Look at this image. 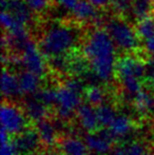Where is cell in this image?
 Segmentation results:
<instances>
[{
	"label": "cell",
	"mask_w": 154,
	"mask_h": 155,
	"mask_svg": "<svg viewBox=\"0 0 154 155\" xmlns=\"http://www.w3.org/2000/svg\"><path fill=\"white\" fill-rule=\"evenodd\" d=\"M90 1L99 10H106L110 6L111 0H90Z\"/></svg>",
	"instance_id": "obj_32"
},
{
	"label": "cell",
	"mask_w": 154,
	"mask_h": 155,
	"mask_svg": "<svg viewBox=\"0 0 154 155\" xmlns=\"http://www.w3.org/2000/svg\"><path fill=\"white\" fill-rule=\"evenodd\" d=\"M136 32H137L138 36L143 40L150 38L154 36V15L149 16L147 18L143 19V20L136 22L135 25Z\"/></svg>",
	"instance_id": "obj_23"
},
{
	"label": "cell",
	"mask_w": 154,
	"mask_h": 155,
	"mask_svg": "<svg viewBox=\"0 0 154 155\" xmlns=\"http://www.w3.org/2000/svg\"><path fill=\"white\" fill-rule=\"evenodd\" d=\"M126 148H127L128 155H143L146 151H148L144 143H142L140 141H131L126 145Z\"/></svg>",
	"instance_id": "obj_27"
},
{
	"label": "cell",
	"mask_w": 154,
	"mask_h": 155,
	"mask_svg": "<svg viewBox=\"0 0 154 155\" xmlns=\"http://www.w3.org/2000/svg\"><path fill=\"white\" fill-rule=\"evenodd\" d=\"M143 155H153V154H152V153H150V152H149V151H146V152H145V153L143 154Z\"/></svg>",
	"instance_id": "obj_34"
},
{
	"label": "cell",
	"mask_w": 154,
	"mask_h": 155,
	"mask_svg": "<svg viewBox=\"0 0 154 155\" xmlns=\"http://www.w3.org/2000/svg\"><path fill=\"white\" fill-rule=\"evenodd\" d=\"M84 28L70 17L44 25L39 22L36 28L37 45L47 59L67 55L81 47L86 34Z\"/></svg>",
	"instance_id": "obj_1"
},
{
	"label": "cell",
	"mask_w": 154,
	"mask_h": 155,
	"mask_svg": "<svg viewBox=\"0 0 154 155\" xmlns=\"http://www.w3.org/2000/svg\"><path fill=\"white\" fill-rule=\"evenodd\" d=\"M145 79L150 84H154V58H148L147 59Z\"/></svg>",
	"instance_id": "obj_29"
},
{
	"label": "cell",
	"mask_w": 154,
	"mask_h": 155,
	"mask_svg": "<svg viewBox=\"0 0 154 155\" xmlns=\"http://www.w3.org/2000/svg\"><path fill=\"white\" fill-rule=\"evenodd\" d=\"M1 129L11 136H16L28 128V116L23 109L13 102H3L0 112Z\"/></svg>",
	"instance_id": "obj_4"
},
{
	"label": "cell",
	"mask_w": 154,
	"mask_h": 155,
	"mask_svg": "<svg viewBox=\"0 0 154 155\" xmlns=\"http://www.w3.org/2000/svg\"><path fill=\"white\" fill-rule=\"evenodd\" d=\"M77 1L78 0H53L54 4H57V5L70 11L74 8L75 4L77 3Z\"/></svg>",
	"instance_id": "obj_31"
},
{
	"label": "cell",
	"mask_w": 154,
	"mask_h": 155,
	"mask_svg": "<svg viewBox=\"0 0 154 155\" xmlns=\"http://www.w3.org/2000/svg\"><path fill=\"white\" fill-rule=\"evenodd\" d=\"M41 155H58V154H54V153H45V154H41ZM61 155V154H60Z\"/></svg>",
	"instance_id": "obj_35"
},
{
	"label": "cell",
	"mask_w": 154,
	"mask_h": 155,
	"mask_svg": "<svg viewBox=\"0 0 154 155\" xmlns=\"http://www.w3.org/2000/svg\"><path fill=\"white\" fill-rule=\"evenodd\" d=\"M96 113H97V118H98V124L100 128L108 129L112 121L115 119L117 116V113L115 109L106 102L99 104L96 107Z\"/></svg>",
	"instance_id": "obj_20"
},
{
	"label": "cell",
	"mask_w": 154,
	"mask_h": 155,
	"mask_svg": "<svg viewBox=\"0 0 154 155\" xmlns=\"http://www.w3.org/2000/svg\"><path fill=\"white\" fill-rule=\"evenodd\" d=\"M36 131L38 133V136L40 138L41 145L45 147H53L57 145L58 143V127L49 119H43L41 121L36 123L35 127Z\"/></svg>",
	"instance_id": "obj_14"
},
{
	"label": "cell",
	"mask_w": 154,
	"mask_h": 155,
	"mask_svg": "<svg viewBox=\"0 0 154 155\" xmlns=\"http://www.w3.org/2000/svg\"><path fill=\"white\" fill-rule=\"evenodd\" d=\"M93 74L101 82H110L115 77L116 45L105 28L92 25L86 31L81 43Z\"/></svg>",
	"instance_id": "obj_2"
},
{
	"label": "cell",
	"mask_w": 154,
	"mask_h": 155,
	"mask_svg": "<svg viewBox=\"0 0 154 155\" xmlns=\"http://www.w3.org/2000/svg\"><path fill=\"white\" fill-rule=\"evenodd\" d=\"M144 51L138 53H123L117 58L115 65V76L118 80L128 77H136L144 79L146 71V61L142 54Z\"/></svg>",
	"instance_id": "obj_5"
},
{
	"label": "cell",
	"mask_w": 154,
	"mask_h": 155,
	"mask_svg": "<svg viewBox=\"0 0 154 155\" xmlns=\"http://www.w3.org/2000/svg\"><path fill=\"white\" fill-rule=\"evenodd\" d=\"M89 151L97 155H109L114 147V137L109 130L103 128L100 131L87 132L84 137Z\"/></svg>",
	"instance_id": "obj_8"
},
{
	"label": "cell",
	"mask_w": 154,
	"mask_h": 155,
	"mask_svg": "<svg viewBox=\"0 0 154 155\" xmlns=\"http://www.w3.org/2000/svg\"><path fill=\"white\" fill-rule=\"evenodd\" d=\"M152 15H154V0H132L129 18L134 25Z\"/></svg>",
	"instance_id": "obj_18"
},
{
	"label": "cell",
	"mask_w": 154,
	"mask_h": 155,
	"mask_svg": "<svg viewBox=\"0 0 154 155\" xmlns=\"http://www.w3.org/2000/svg\"><path fill=\"white\" fill-rule=\"evenodd\" d=\"M76 119L78 124L86 132H93L99 128L98 118H97L96 107L84 102L79 106L76 111Z\"/></svg>",
	"instance_id": "obj_11"
},
{
	"label": "cell",
	"mask_w": 154,
	"mask_h": 155,
	"mask_svg": "<svg viewBox=\"0 0 154 155\" xmlns=\"http://www.w3.org/2000/svg\"><path fill=\"white\" fill-rule=\"evenodd\" d=\"M57 147L61 155H88L90 153L84 139L77 136H66L59 139Z\"/></svg>",
	"instance_id": "obj_12"
},
{
	"label": "cell",
	"mask_w": 154,
	"mask_h": 155,
	"mask_svg": "<svg viewBox=\"0 0 154 155\" xmlns=\"http://www.w3.org/2000/svg\"><path fill=\"white\" fill-rule=\"evenodd\" d=\"M1 11H6L15 21L25 27L34 28V13L25 0H1Z\"/></svg>",
	"instance_id": "obj_9"
},
{
	"label": "cell",
	"mask_w": 154,
	"mask_h": 155,
	"mask_svg": "<svg viewBox=\"0 0 154 155\" xmlns=\"http://www.w3.org/2000/svg\"><path fill=\"white\" fill-rule=\"evenodd\" d=\"M1 93L3 98L6 99H13L21 95L18 75H16L14 72L6 68H3V71H2Z\"/></svg>",
	"instance_id": "obj_15"
},
{
	"label": "cell",
	"mask_w": 154,
	"mask_h": 155,
	"mask_svg": "<svg viewBox=\"0 0 154 155\" xmlns=\"http://www.w3.org/2000/svg\"><path fill=\"white\" fill-rule=\"evenodd\" d=\"M109 8H111L112 14L128 18L131 13L132 0H111Z\"/></svg>",
	"instance_id": "obj_25"
},
{
	"label": "cell",
	"mask_w": 154,
	"mask_h": 155,
	"mask_svg": "<svg viewBox=\"0 0 154 155\" xmlns=\"http://www.w3.org/2000/svg\"><path fill=\"white\" fill-rule=\"evenodd\" d=\"M13 141L20 155L34 154L41 145L37 131L32 128H27L20 134L16 135Z\"/></svg>",
	"instance_id": "obj_10"
},
{
	"label": "cell",
	"mask_w": 154,
	"mask_h": 155,
	"mask_svg": "<svg viewBox=\"0 0 154 155\" xmlns=\"http://www.w3.org/2000/svg\"><path fill=\"white\" fill-rule=\"evenodd\" d=\"M143 49L148 58H154V36L145 40Z\"/></svg>",
	"instance_id": "obj_30"
},
{
	"label": "cell",
	"mask_w": 154,
	"mask_h": 155,
	"mask_svg": "<svg viewBox=\"0 0 154 155\" xmlns=\"http://www.w3.org/2000/svg\"><path fill=\"white\" fill-rule=\"evenodd\" d=\"M109 155H128L127 148H126V146H116V147H113V149L109 153Z\"/></svg>",
	"instance_id": "obj_33"
},
{
	"label": "cell",
	"mask_w": 154,
	"mask_h": 155,
	"mask_svg": "<svg viewBox=\"0 0 154 155\" xmlns=\"http://www.w3.org/2000/svg\"><path fill=\"white\" fill-rule=\"evenodd\" d=\"M103 28L107 30L115 43L117 50L123 53H138L144 51L140 47V38L135 29V25L127 18L112 14L103 21Z\"/></svg>",
	"instance_id": "obj_3"
},
{
	"label": "cell",
	"mask_w": 154,
	"mask_h": 155,
	"mask_svg": "<svg viewBox=\"0 0 154 155\" xmlns=\"http://www.w3.org/2000/svg\"><path fill=\"white\" fill-rule=\"evenodd\" d=\"M22 68L30 72L37 74L40 77L44 76L48 71V59L40 51L38 45L30 39L21 52Z\"/></svg>",
	"instance_id": "obj_7"
},
{
	"label": "cell",
	"mask_w": 154,
	"mask_h": 155,
	"mask_svg": "<svg viewBox=\"0 0 154 155\" xmlns=\"http://www.w3.org/2000/svg\"><path fill=\"white\" fill-rule=\"evenodd\" d=\"M88 155H97V154H94V153H91V152H90V153H89Z\"/></svg>",
	"instance_id": "obj_36"
},
{
	"label": "cell",
	"mask_w": 154,
	"mask_h": 155,
	"mask_svg": "<svg viewBox=\"0 0 154 155\" xmlns=\"http://www.w3.org/2000/svg\"><path fill=\"white\" fill-rule=\"evenodd\" d=\"M82 94L71 90L64 84L57 88V99L55 104L56 115L61 120H69L76 114L77 109L82 104Z\"/></svg>",
	"instance_id": "obj_6"
},
{
	"label": "cell",
	"mask_w": 154,
	"mask_h": 155,
	"mask_svg": "<svg viewBox=\"0 0 154 155\" xmlns=\"http://www.w3.org/2000/svg\"><path fill=\"white\" fill-rule=\"evenodd\" d=\"M109 132L112 134L114 139H123L131 134L133 130V123L128 115L117 114L112 124L108 128Z\"/></svg>",
	"instance_id": "obj_17"
},
{
	"label": "cell",
	"mask_w": 154,
	"mask_h": 155,
	"mask_svg": "<svg viewBox=\"0 0 154 155\" xmlns=\"http://www.w3.org/2000/svg\"><path fill=\"white\" fill-rule=\"evenodd\" d=\"M25 2L39 19H43L44 15L51 10L52 4H54L53 0H25Z\"/></svg>",
	"instance_id": "obj_24"
},
{
	"label": "cell",
	"mask_w": 154,
	"mask_h": 155,
	"mask_svg": "<svg viewBox=\"0 0 154 155\" xmlns=\"http://www.w3.org/2000/svg\"><path fill=\"white\" fill-rule=\"evenodd\" d=\"M0 155H20L15 146L14 141L11 139L1 140V154Z\"/></svg>",
	"instance_id": "obj_28"
},
{
	"label": "cell",
	"mask_w": 154,
	"mask_h": 155,
	"mask_svg": "<svg viewBox=\"0 0 154 155\" xmlns=\"http://www.w3.org/2000/svg\"><path fill=\"white\" fill-rule=\"evenodd\" d=\"M36 98H38L40 101H42L48 107H53L56 104L57 99V89L54 88H43L40 89L37 93L35 94Z\"/></svg>",
	"instance_id": "obj_26"
},
{
	"label": "cell",
	"mask_w": 154,
	"mask_h": 155,
	"mask_svg": "<svg viewBox=\"0 0 154 155\" xmlns=\"http://www.w3.org/2000/svg\"><path fill=\"white\" fill-rule=\"evenodd\" d=\"M18 78L21 95L33 96L41 89V77L33 72H30L28 70L22 71L18 75Z\"/></svg>",
	"instance_id": "obj_16"
},
{
	"label": "cell",
	"mask_w": 154,
	"mask_h": 155,
	"mask_svg": "<svg viewBox=\"0 0 154 155\" xmlns=\"http://www.w3.org/2000/svg\"><path fill=\"white\" fill-rule=\"evenodd\" d=\"M23 111L29 120L35 124L43 120V119H47L48 115H49V107L43 104L42 101H40L34 95L33 97L25 99V104H23Z\"/></svg>",
	"instance_id": "obj_13"
},
{
	"label": "cell",
	"mask_w": 154,
	"mask_h": 155,
	"mask_svg": "<svg viewBox=\"0 0 154 155\" xmlns=\"http://www.w3.org/2000/svg\"><path fill=\"white\" fill-rule=\"evenodd\" d=\"M121 89L127 97L133 99L134 96L138 92L143 90V82L140 78L136 77H128L119 80Z\"/></svg>",
	"instance_id": "obj_22"
},
{
	"label": "cell",
	"mask_w": 154,
	"mask_h": 155,
	"mask_svg": "<svg viewBox=\"0 0 154 155\" xmlns=\"http://www.w3.org/2000/svg\"><path fill=\"white\" fill-rule=\"evenodd\" d=\"M133 106L139 115H148L154 111V95L143 89L133 98Z\"/></svg>",
	"instance_id": "obj_19"
},
{
	"label": "cell",
	"mask_w": 154,
	"mask_h": 155,
	"mask_svg": "<svg viewBox=\"0 0 154 155\" xmlns=\"http://www.w3.org/2000/svg\"><path fill=\"white\" fill-rule=\"evenodd\" d=\"M84 97L86 99V102L94 107H97L105 102L106 92L100 86L93 84L86 87V90L84 92Z\"/></svg>",
	"instance_id": "obj_21"
}]
</instances>
